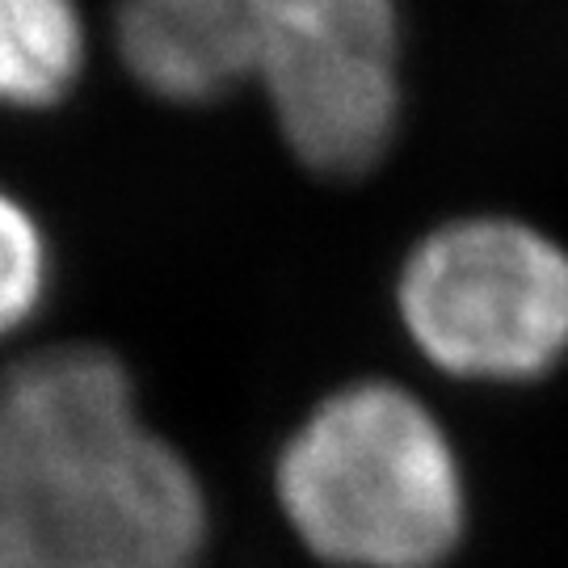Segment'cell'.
Returning <instances> with one entry per match:
<instances>
[{"label":"cell","instance_id":"obj_1","mask_svg":"<svg viewBox=\"0 0 568 568\" xmlns=\"http://www.w3.org/2000/svg\"><path fill=\"white\" fill-rule=\"evenodd\" d=\"M199 467L148 422L105 345H47L0 375V568H203Z\"/></svg>","mask_w":568,"mask_h":568},{"label":"cell","instance_id":"obj_2","mask_svg":"<svg viewBox=\"0 0 568 568\" xmlns=\"http://www.w3.org/2000/svg\"><path fill=\"white\" fill-rule=\"evenodd\" d=\"M274 501L328 568H443L471 527L459 443L426 396L384 375L328 387L291 426Z\"/></svg>","mask_w":568,"mask_h":568},{"label":"cell","instance_id":"obj_3","mask_svg":"<svg viewBox=\"0 0 568 568\" xmlns=\"http://www.w3.org/2000/svg\"><path fill=\"white\" fill-rule=\"evenodd\" d=\"M396 321L438 375L480 387L568 363V244L506 211L426 227L396 270Z\"/></svg>","mask_w":568,"mask_h":568},{"label":"cell","instance_id":"obj_4","mask_svg":"<svg viewBox=\"0 0 568 568\" xmlns=\"http://www.w3.org/2000/svg\"><path fill=\"white\" fill-rule=\"evenodd\" d=\"M253 84L307 173L366 178L405 122V4L257 0Z\"/></svg>","mask_w":568,"mask_h":568},{"label":"cell","instance_id":"obj_5","mask_svg":"<svg viewBox=\"0 0 568 568\" xmlns=\"http://www.w3.org/2000/svg\"><path fill=\"white\" fill-rule=\"evenodd\" d=\"M110 47L156 102H224L257 72V0H114Z\"/></svg>","mask_w":568,"mask_h":568},{"label":"cell","instance_id":"obj_6","mask_svg":"<svg viewBox=\"0 0 568 568\" xmlns=\"http://www.w3.org/2000/svg\"><path fill=\"white\" fill-rule=\"evenodd\" d=\"M81 0H0V114L55 110L89 68Z\"/></svg>","mask_w":568,"mask_h":568},{"label":"cell","instance_id":"obj_7","mask_svg":"<svg viewBox=\"0 0 568 568\" xmlns=\"http://www.w3.org/2000/svg\"><path fill=\"white\" fill-rule=\"evenodd\" d=\"M51 241L47 227L18 199L9 185H0V342L18 337L42 312L51 295Z\"/></svg>","mask_w":568,"mask_h":568}]
</instances>
